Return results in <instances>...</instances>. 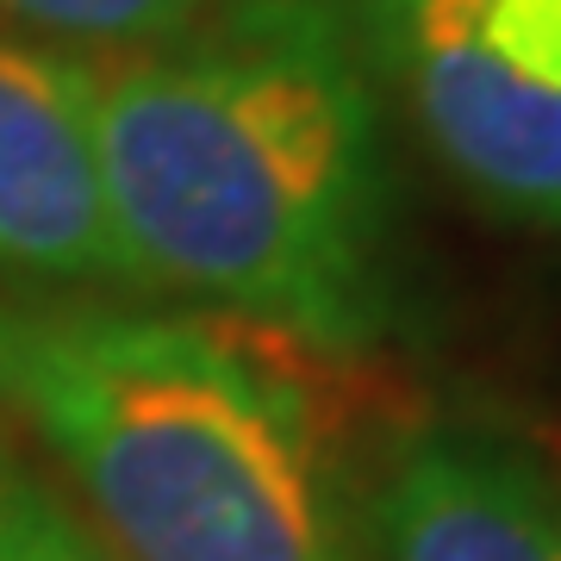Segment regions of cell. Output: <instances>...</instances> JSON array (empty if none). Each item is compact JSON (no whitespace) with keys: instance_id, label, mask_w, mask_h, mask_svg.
I'll list each match as a JSON object with an SVG mask.
<instances>
[{"instance_id":"6","label":"cell","mask_w":561,"mask_h":561,"mask_svg":"<svg viewBox=\"0 0 561 561\" xmlns=\"http://www.w3.org/2000/svg\"><path fill=\"white\" fill-rule=\"evenodd\" d=\"M231 7L238 0H0V20L50 44L131 57V50H157V44L201 32L206 20H219Z\"/></svg>"},{"instance_id":"5","label":"cell","mask_w":561,"mask_h":561,"mask_svg":"<svg viewBox=\"0 0 561 561\" xmlns=\"http://www.w3.org/2000/svg\"><path fill=\"white\" fill-rule=\"evenodd\" d=\"M368 561H561V481L486 419H419L387 443Z\"/></svg>"},{"instance_id":"4","label":"cell","mask_w":561,"mask_h":561,"mask_svg":"<svg viewBox=\"0 0 561 561\" xmlns=\"http://www.w3.org/2000/svg\"><path fill=\"white\" fill-rule=\"evenodd\" d=\"M0 262L38 280L138 287L94 157L88 62L0 32Z\"/></svg>"},{"instance_id":"3","label":"cell","mask_w":561,"mask_h":561,"mask_svg":"<svg viewBox=\"0 0 561 561\" xmlns=\"http://www.w3.org/2000/svg\"><path fill=\"white\" fill-rule=\"evenodd\" d=\"M350 25L461 201L561 231V0H350Z\"/></svg>"},{"instance_id":"7","label":"cell","mask_w":561,"mask_h":561,"mask_svg":"<svg viewBox=\"0 0 561 561\" xmlns=\"http://www.w3.org/2000/svg\"><path fill=\"white\" fill-rule=\"evenodd\" d=\"M0 561H125L88 524L62 481H50L20 443L0 437Z\"/></svg>"},{"instance_id":"2","label":"cell","mask_w":561,"mask_h":561,"mask_svg":"<svg viewBox=\"0 0 561 561\" xmlns=\"http://www.w3.org/2000/svg\"><path fill=\"white\" fill-rule=\"evenodd\" d=\"M0 400L125 561H368L319 393L231 319L7 312Z\"/></svg>"},{"instance_id":"8","label":"cell","mask_w":561,"mask_h":561,"mask_svg":"<svg viewBox=\"0 0 561 561\" xmlns=\"http://www.w3.org/2000/svg\"><path fill=\"white\" fill-rule=\"evenodd\" d=\"M0 324H7V312H0Z\"/></svg>"},{"instance_id":"1","label":"cell","mask_w":561,"mask_h":561,"mask_svg":"<svg viewBox=\"0 0 561 561\" xmlns=\"http://www.w3.org/2000/svg\"><path fill=\"white\" fill-rule=\"evenodd\" d=\"M88 113L138 287L319 356L387 331V125L350 0H238L88 62Z\"/></svg>"}]
</instances>
